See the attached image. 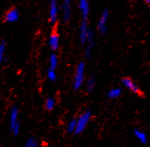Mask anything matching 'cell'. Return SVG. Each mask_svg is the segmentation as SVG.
I'll return each mask as SVG.
<instances>
[{
  "mask_svg": "<svg viewBox=\"0 0 150 147\" xmlns=\"http://www.w3.org/2000/svg\"><path fill=\"white\" fill-rule=\"evenodd\" d=\"M59 13V7L56 0H51L49 6V18L52 24L56 23L58 19Z\"/></svg>",
  "mask_w": 150,
  "mask_h": 147,
  "instance_id": "4",
  "label": "cell"
},
{
  "mask_svg": "<svg viewBox=\"0 0 150 147\" xmlns=\"http://www.w3.org/2000/svg\"><path fill=\"white\" fill-rule=\"evenodd\" d=\"M18 116H19L18 108L16 107H12L11 110V112H10V128H11V130L13 128L16 124L19 123Z\"/></svg>",
  "mask_w": 150,
  "mask_h": 147,
  "instance_id": "10",
  "label": "cell"
},
{
  "mask_svg": "<svg viewBox=\"0 0 150 147\" xmlns=\"http://www.w3.org/2000/svg\"><path fill=\"white\" fill-rule=\"evenodd\" d=\"M6 49V42L5 41L0 42V66L5 61V52Z\"/></svg>",
  "mask_w": 150,
  "mask_h": 147,
  "instance_id": "15",
  "label": "cell"
},
{
  "mask_svg": "<svg viewBox=\"0 0 150 147\" xmlns=\"http://www.w3.org/2000/svg\"><path fill=\"white\" fill-rule=\"evenodd\" d=\"M50 62V68L51 70H56V67H58V64H59V59H58L57 56L55 53L50 55L49 59Z\"/></svg>",
  "mask_w": 150,
  "mask_h": 147,
  "instance_id": "13",
  "label": "cell"
},
{
  "mask_svg": "<svg viewBox=\"0 0 150 147\" xmlns=\"http://www.w3.org/2000/svg\"><path fill=\"white\" fill-rule=\"evenodd\" d=\"M84 73H85V63L81 61L78 64L73 79V88L79 90L81 87L84 81Z\"/></svg>",
  "mask_w": 150,
  "mask_h": 147,
  "instance_id": "1",
  "label": "cell"
},
{
  "mask_svg": "<svg viewBox=\"0 0 150 147\" xmlns=\"http://www.w3.org/2000/svg\"><path fill=\"white\" fill-rule=\"evenodd\" d=\"M79 8L84 19H87L90 13V5L88 0H79Z\"/></svg>",
  "mask_w": 150,
  "mask_h": 147,
  "instance_id": "8",
  "label": "cell"
},
{
  "mask_svg": "<svg viewBox=\"0 0 150 147\" xmlns=\"http://www.w3.org/2000/svg\"><path fill=\"white\" fill-rule=\"evenodd\" d=\"M47 78L51 81H56V79H57V75H56V70L49 69L47 71Z\"/></svg>",
  "mask_w": 150,
  "mask_h": 147,
  "instance_id": "20",
  "label": "cell"
},
{
  "mask_svg": "<svg viewBox=\"0 0 150 147\" xmlns=\"http://www.w3.org/2000/svg\"><path fill=\"white\" fill-rule=\"evenodd\" d=\"M94 32L92 30L89 29L88 33H87V42L88 43V45H92L94 47L95 42H94Z\"/></svg>",
  "mask_w": 150,
  "mask_h": 147,
  "instance_id": "19",
  "label": "cell"
},
{
  "mask_svg": "<svg viewBox=\"0 0 150 147\" xmlns=\"http://www.w3.org/2000/svg\"><path fill=\"white\" fill-rule=\"evenodd\" d=\"M48 45L53 51H56L59 47V36L56 33H53L50 36Z\"/></svg>",
  "mask_w": 150,
  "mask_h": 147,
  "instance_id": "9",
  "label": "cell"
},
{
  "mask_svg": "<svg viewBox=\"0 0 150 147\" xmlns=\"http://www.w3.org/2000/svg\"><path fill=\"white\" fill-rule=\"evenodd\" d=\"M25 147H39L36 140L34 138H30L27 141Z\"/></svg>",
  "mask_w": 150,
  "mask_h": 147,
  "instance_id": "21",
  "label": "cell"
},
{
  "mask_svg": "<svg viewBox=\"0 0 150 147\" xmlns=\"http://www.w3.org/2000/svg\"><path fill=\"white\" fill-rule=\"evenodd\" d=\"M146 2H147V3H150V0H144Z\"/></svg>",
  "mask_w": 150,
  "mask_h": 147,
  "instance_id": "24",
  "label": "cell"
},
{
  "mask_svg": "<svg viewBox=\"0 0 150 147\" xmlns=\"http://www.w3.org/2000/svg\"><path fill=\"white\" fill-rule=\"evenodd\" d=\"M19 19V12L17 9L13 8L8 11L5 15V21L8 23H14Z\"/></svg>",
  "mask_w": 150,
  "mask_h": 147,
  "instance_id": "7",
  "label": "cell"
},
{
  "mask_svg": "<svg viewBox=\"0 0 150 147\" xmlns=\"http://www.w3.org/2000/svg\"><path fill=\"white\" fill-rule=\"evenodd\" d=\"M121 83L126 88L132 92L133 93L138 95L141 94L139 87L129 78H122L121 79Z\"/></svg>",
  "mask_w": 150,
  "mask_h": 147,
  "instance_id": "5",
  "label": "cell"
},
{
  "mask_svg": "<svg viewBox=\"0 0 150 147\" xmlns=\"http://www.w3.org/2000/svg\"><path fill=\"white\" fill-rule=\"evenodd\" d=\"M93 46H92V45H87V48H86L85 56L87 58V59L90 58V56H91L92 49H93Z\"/></svg>",
  "mask_w": 150,
  "mask_h": 147,
  "instance_id": "23",
  "label": "cell"
},
{
  "mask_svg": "<svg viewBox=\"0 0 150 147\" xmlns=\"http://www.w3.org/2000/svg\"><path fill=\"white\" fill-rule=\"evenodd\" d=\"M122 90L121 88H112L107 93V96L110 99H116L121 96Z\"/></svg>",
  "mask_w": 150,
  "mask_h": 147,
  "instance_id": "12",
  "label": "cell"
},
{
  "mask_svg": "<svg viewBox=\"0 0 150 147\" xmlns=\"http://www.w3.org/2000/svg\"><path fill=\"white\" fill-rule=\"evenodd\" d=\"M109 18V11L105 9L101 13V17L99 19L98 22V30L99 33L101 35H104L107 32V22L108 21Z\"/></svg>",
  "mask_w": 150,
  "mask_h": 147,
  "instance_id": "3",
  "label": "cell"
},
{
  "mask_svg": "<svg viewBox=\"0 0 150 147\" xmlns=\"http://www.w3.org/2000/svg\"><path fill=\"white\" fill-rule=\"evenodd\" d=\"M72 0H64L63 2V18L65 22L68 21L70 17V13H71V9H70V4H71Z\"/></svg>",
  "mask_w": 150,
  "mask_h": 147,
  "instance_id": "11",
  "label": "cell"
},
{
  "mask_svg": "<svg viewBox=\"0 0 150 147\" xmlns=\"http://www.w3.org/2000/svg\"><path fill=\"white\" fill-rule=\"evenodd\" d=\"M11 132H13L14 136H17L19 135V132H20V124H19V122L14 126L13 128L11 129Z\"/></svg>",
  "mask_w": 150,
  "mask_h": 147,
  "instance_id": "22",
  "label": "cell"
},
{
  "mask_svg": "<svg viewBox=\"0 0 150 147\" xmlns=\"http://www.w3.org/2000/svg\"><path fill=\"white\" fill-rule=\"evenodd\" d=\"M134 134H135V137L138 138L140 141V142L142 143H146L147 142V138L146 135L144 133V132L141 131L139 129H135L134 130Z\"/></svg>",
  "mask_w": 150,
  "mask_h": 147,
  "instance_id": "14",
  "label": "cell"
},
{
  "mask_svg": "<svg viewBox=\"0 0 150 147\" xmlns=\"http://www.w3.org/2000/svg\"><path fill=\"white\" fill-rule=\"evenodd\" d=\"M56 107V101L53 98H48L45 101V108L47 110H53Z\"/></svg>",
  "mask_w": 150,
  "mask_h": 147,
  "instance_id": "16",
  "label": "cell"
},
{
  "mask_svg": "<svg viewBox=\"0 0 150 147\" xmlns=\"http://www.w3.org/2000/svg\"><path fill=\"white\" fill-rule=\"evenodd\" d=\"M91 116L92 114L90 110L84 112L83 114L80 115V117L77 119V124H76V128L74 132L76 135H79L84 132L91 118Z\"/></svg>",
  "mask_w": 150,
  "mask_h": 147,
  "instance_id": "2",
  "label": "cell"
},
{
  "mask_svg": "<svg viewBox=\"0 0 150 147\" xmlns=\"http://www.w3.org/2000/svg\"><path fill=\"white\" fill-rule=\"evenodd\" d=\"M88 30L89 28L87 19H83L81 24L80 29H79V39H80V42L82 45H84L87 42V36Z\"/></svg>",
  "mask_w": 150,
  "mask_h": 147,
  "instance_id": "6",
  "label": "cell"
},
{
  "mask_svg": "<svg viewBox=\"0 0 150 147\" xmlns=\"http://www.w3.org/2000/svg\"><path fill=\"white\" fill-rule=\"evenodd\" d=\"M95 87H96V79L92 76L87 81V84H86V90L88 93H90L94 90Z\"/></svg>",
  "mask_w": 150,
  "mask_h": 147,
  "instance_id": "17",
  "label": "cell"
},
{
  "mask_svg": "<svg viewBox=\"0 0 150 147\" xmlns=\"http://www.w3.org/2000/svg\"><path fill=\"white\" fill-rule=\"evenodd\" d=\"M76 124H77V119H73L68 123L67 126V131L68 133H73L75 132V130L76 128Z\"/></svg>",
  "mask_w": 150,
  "mask_h": 147,
  "instance_id": "18",
  "label": "cell"
}]
</instances>
